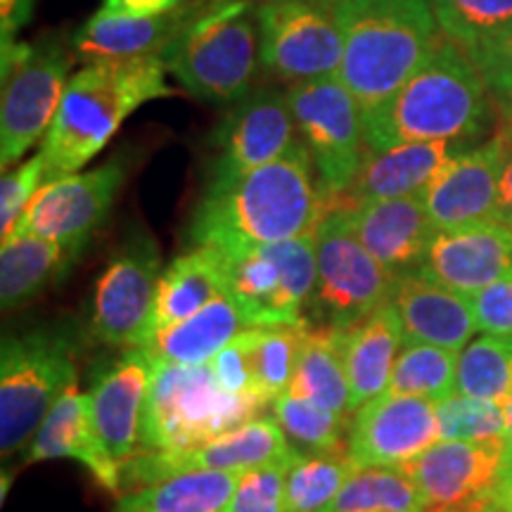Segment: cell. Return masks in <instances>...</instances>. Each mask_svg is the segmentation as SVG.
<instances>
[{
	"label": "cell",
	"instance_id": "6da1fadb",
	"mask_svg": "<svg viewBox=\"0 0 512 512\" xmlns=\"http://www.w3.org/2000/svg\"><path fill=\"white\" fill-rule=\"evenodd\" d=\"M313 169L299 140L285 157L221 188H207L190 221L192 245L238 252L316 233L328 202Z\"/></svg>",
	"mask_w": 512,
	"mask_h": 512
},
{
	"label": "cell",
	"instance_id": "7a4b0ae2",
	"mask_svg": "<svg viewBox=\"0 0 512 512\" xmlns=\"http://www.w3.org/2000/svg\"><path fill=\"white\" fill-rule=\"evenodd\" d=\"M486 88L470 55L451 38H439L418 72L363 117L366 147L475 138L489 124Z\"/></svg>",
	"mask_w": 512,
	"mask_h": 512
},
{
	"label": "cell",
	"instance_id": "3957f363",
	"mask_svg": "<svg viewBox=\"0 0 512 512\" xmlns=\"http://www.w3.org/2000/svg\"><path fill=\"white\" fill-rule=\"evenodd\" d=\"M166 72L162 57L102 60L76 72L41 147L46 183L79 174L138 107L174 93Z\"/></svg>",
	"mask_w": 512,
	"mask_h": 512
},
{
	"label": "cell",
	"instance_id": "277c9868",
	"mask_svg": "<svg viewBox=\"0 0 512 512\" xmlns=\"http://www.w3.org/2000/svg\"><path fill=\"white\" fill-rule=\"evenodd\" d=\"M344 55L337 76L363 117L389 100L437 46L430 0H337Z\"/></svg>",
	"mask_w": 512,
	"mask_h": 512
},
{
	"label": "cell",
	"instance_id": "5b68a950",
	"mask_svg": "<svg viewBox=\"0 0 512 512\" xmlns=\"http://www.w3.org/2000/svg\"><path fill=\"white\" fill-rule=\"evenodd\" d=\"M271 406L261 396L228 394L207 366H174L155 358L143 418V451H178L238 430Z\"/></svg>",
	"mask_w": 512,
	"mask_h": 512
},
{
	"label": "cell",
	"instance_id": "8992f818",
	"mask_svg": "<svg viewBox=\"0 0 512 512\" xmlns=\"http://www.w3.org/2000/svg\"><path fill=\"white\" fill-rule=\"evenodd\" d=\"M79 337L69 323L3 339L0 354V448L12 456L34 439L57 396L76 380Z\"/></svg>",
	"mask_w": 512,
	"mask_h": 512
},
{
	"label": "cell",
	"instance_id": "52a82bcc",
	"mask_svg": "<svg viewBox=\"0 0 512 512\" xmlns=\"http://www.w3.org/2000/svg\"><path fill=\"white\" fill-rule=\"evenodd\" d=\"M259 60V31L247 0H221L162 53L185 91L219 105L249 95Z\"/></svg>",
	"mask_w": 512,
	"mask_h": 512
},
{
	"label": "cell",
	"instance_id": "ba28073f",
	"mask_svg": "<svg viewBox=\"0 0 512 512\" xmlns=\"http://www.w3.org/2000/svg\"><path fill=\"white\" fill-rule=\"evenodd\" d=\"M226 294L247 328H283L306 320L316 287V238L219 252Z\"/></svg>",
	"mask_w": 512,
	"mask_h": 512
},
{
	"label": "cell",
	"instance_id": "9c48e42d",
	"mask_svg": "<svg viewBox=\"0 0 512 512\" xmlns=\"http://www.w3.org/2000/svg\"><path fill=\"white\" fill-rule=\"evenodd\" d=\"M316 287L306 320L347 330L389 304L394 275L363 247L344 211H330L316 233Z\"/></svg>",
	"mask_w": 512,
	"mask_h": 512
},
{
	"label": "cell",
	"instance_id": "30bf717a",
	"mask_svg": "<svg viewBox=\"0 0 512 512\" xmlns=\"http://www.w3.org/2000/svg\"><path fill=\"white\" fill-rule=\"evenodd\" d=\"M287 98L330 214L349 190L366 155L363 110L337 74L294 83Z\"/></svg>",
	"mask_w": 512,
	"mask_h": 512
},
{
	"label": "cell",
	"instance_id": "8fae6325",
	"mask_svg": "<svg viewBox=\"0 0 512 512\" xmlns=\"http://www.w3.org/2000/svg\"><path fill=\"white\" fill-rule=\"evenodd\" d=\"M67 53L53 41H3V107H0V164L10 169L50 131L67 88Z\"/></svg>",
	"mask_w": 512,
	"mask_h": 512
},
{
	"label": "cell",
	"instance_id": "7c38bea8",
	"mask_svg": "<svg viewBox=\"0 0 512 512\" xmlns=\"http://www.w3.org/2000/svg\"><path fill=\"white\" fill-rule=\"evenodd\" d=\"M254 17L261 62L273 76L302 83L339 72L344 41L337 0H264Z\"/></svg>",
	"mask_w": 512,
	"mask_h": 512
},
{
	"label": "cell",
	"instance_id": "4fadbf2b",
	"mask_svg": "<svg viewBox=\"0 0 512 512\" xmlns=\"http://www.w3.org/2000/svg\"><path fill=\"white\" fill-rule=\"evenodd\" d=\"M162 256L150 235L138 233L112 256L93 294L91 332L112 349H145L155 337V299Z\"/></svg>",
	"mask_w": 512,
	"mask_h": 512
},
{
	"label": "cell",
	"instance_id": "5bb4252c",
	"mask_svg": "<svg viewBox=\"0 0 512 512\" xmlns=\"http://www.w3.org/2000/svg\"><path fill=\"white\" fill-rule=\"evenodd\" d=\"M299 448L275 418H259L245 422L238 430L223 434L204 444L178 448V451H143L121 467V484L128 489L157 484L164 479L190 475V472H242L254 467L290 460Z\"/></svg>",
	"mask_w": 512,
	"mask_h": 512
},
{
	"label": "cell",
	"instance_id": "9a60e30c",
	"mask_svg": "<svg viewBox=\"0 0 512 512\" xmlns=\"http://www.w3.org/2000/svg\"><path fill=\"white\" fill-rule=\"evenodd\" d=\"M124 176V164L112 159L98 169L43 183L12 235H38L81 254L110 216Z\"/></svg>",
	"mask_w": 512,
	"mask_h": 512
},
{
	"label": "cell",
	"instance_id": "2e32d148",
	"mask_svg": "<svg viewBox=\"0 0 512 512\" xmlns=\"http://www.w3.org/2000/svg\"><path fill=\"white\" fill-rule=\"evenodd\" d=\"M287 93L256 91L238 100L216 128V159L207 188L238 181L285 157L299 143Z\"/></svg>",
	"mask_w": 512,
	"mask_h": 512
},
{
	"label": "cell",
	"instance_id": "e0dca14e",
	"mask_svg": "<svg viewBox=\"0 0 512 512\" xmlns=\"http://www.w3.org/2000/svg\"><path fill=\"white\" fill-rule=\"evenodd\" d=\"M505 439L437 441L399 470L411 477L430 510H479L501 479Z\"/></svg>",
	"mask_w": 512,
	"mask_h": 512
},
{
	"label": "cell",
	"instance_id": "ac0fdd59",
	"mask_svg": "<svg viewBox=\"0 0 512 512\" xmlns=\"http://www.w3.org/2000/svg\"><path fill=\"white\" fill-rule=\"evenodd\" d=\"M437 441V403L384 392L351 418L347 456L356 467H401Z\"/></svg>",
	"mask_w": 512,
	"mask_h": 512
},
{
	"label": "cell",
	"instance_id": "d6986e66",
	"mask_svg": "<svg viewBox=\"0 0 512 512\" xmlns=\"http://www.w3.org/2000/svg\"><path fill=\"white\" fill-rule=\"evenodd\" d=\"M508 152L510 140L501 136L477 150H456L446 159L432 183L420 192L437 233L496 221L498 181Z\"/></svg>",
	"mask_w": 512,
	"mask_h": 512
},
{
	"label": "cell",
	"instance_id": "ffe728a7",
	"mask_svg": "<svg viewBox=\"0 0 512 512\" xmlns=\"http://www.w3.org/2000/svg\"><path fill=\"white\" fill-rule=\"evenodd\" d=\"M155 356L150 349H128L93 377V420L105 451L124 467L143 446L145 403L150 394Z\"/></svg>",
	"mask_w": 512,
	"mask_h": 512
},
{
	"label": "cell",
	"instance_id": "44dd1931",
	"mask_svg": "<svg viewBox=\"0 0 512 512\" xmlns=\"http://www.w3.org/2000/svg\"><path fill=\"white\" fill-rule=\"evenodd\" d=\"M415 273L472 294L512 273V228L501 221L439 230Z\"/></svg>",
	"mask_w": 512,
	"mask_h": 512
},
{
	"label": "cell",
	"instance_id": "7402d4cb",
	"mask_svg": "<svg viewBox=\"0 0 512 512\" xmlns=\"http://www.w3.org/2000/svg\"><path fill=\"white\" fill-rule=\"evenodd\" d=\"M221 0H185L176 10L157 17H128L100 8L76 31L74 46L91 62L162 57L202 15Z\"/></svg>",
	"mask_w": 512,
	"mask_h": 512
},
{
	"label": "cell",
	"instance_id": "603a6c76",
	"mask_svg": "<svg viewBox=\"0 0 512 512\" xmlns=\"http://www.w3.org/2000/svg\"><path fill=\"white\" fill-rule=\"evenodd\" d=\"M72 458L88 467L95 482L110 494H121V465L105 451L95 430L91 396L83 394L79 384L69 382L57 396L50 413L38 427L24 456V465L41 463V460Z\"/></svg>",
	"mask_w": 512,
	"mask_h": 512
},
{
	"label": "cell",
	"instance_id": "cb8c5ba5",
	"mask_svg": "<svg viewBox=\"0 0 512 512\" xmlns=\"http://www.w3.org/2000/svg\"><path fill=\"white\" fill-rule=\"evenodd\" d=\"M344 214L363 247L394 278L418 271L437 235L420 195L358 204Z\"/></svg>",
	"mask_w": 512,
	"mask_h": 512
},
{
	"label": "cell",
	"instance_id": "d4e9b609",
	"mask_svg": "<svg viewBox=\"0 0 512 512\" xmlns=\"http://www.w3.org/2000/svg\"><path fill=\"white\" fill-rule=\"evenodd\" d=\"M389 304L399 313L403 344H432L460 351L477 332L475 316L465 294L444 287L420 273L394 280Z\"/></svg>",
	"mask_w": 512,
	"mask_h": 512
},
{
	"label": "cell",
	"instance_id": "484cf974",
	"mask_svg": "<svg viewBox=\"0 0 512 512\" xmlns=\"http://www.w3.org/2000/svg\"><path fill=\"white\" fill-rule=\"evenodd\" d=\"M453 152H456L453 143H444V140L406 143L384 147V150L366 147L361 169L332 211H349L358 204L420 195Z\"/></svg>",
	"mask_w": 512,
	"mask_h": 512
},
{
	"label": "cell",
	"instance_id": "4316f807",
	"mask_svg": "<svg viewBox=\"0 0 512 512\" xmlns=\"http://www.w3.org/2000/svg\"><path fill=\"white\" fill-rule=\"evenodd\" d=\"M403 328L392 304L342 330V358L349 380V408L356 413L389 389L396 356L403 349Z\"/></svg>",
	"mask_w": 512,
	"mask_h": 512
},
{
	"label": "cell",
	"instance_id": "83f0119b",
	"mask_svg": "<svg viewBox=\"0 0 512 512\" xmlns=\"http://www.w3.org/2000/svg\"><path fill=\"white\" fill-rule=\"evenodd\" d=\"M226 294V275L219 249L192 247L162 271L155 299V335L202 311Z\"/></svg>",
	"mask_w": 512,
	"mask_h": 512
},
{
	"label": "cell",
	"instance_id": "f1b7e54d",
	"mask_svg": "<svg viewBox=\"0 0 512 512\" xmlns=\"http://www.w3.org/2000/svg\"><path fill=\"white\" fill-rule=\"evenodd\" d=\"M79 254L38 235H12L0 249V302L17 311L60 280Z\"/></svg>",
	"mask_w": 512,
	"mask_h": 512
},
{
	"label": "cell",
	"instance_id": "f546056e",
	"mask_svg": "<svg viewBox=\"0 0 512 512\" xmlns=\"http://www.w3.org/2000/svg\"><path fill=\"white\" fill-rule=\"evenodd\" d=\"M247 328L238 306L228 294L214 299L202 311L171 328L159 330L150 342V354L162 363L174 366H207L226 344Z\"/></svg>",
	"mask_w": 512,
	"mask_h": 512
},
{
	"label": "cell",
	"instance_id": "4dcf8cb0",
	"mask_svg": "<svg viewBox=\"0 0 512 512\" xmlns=\"http://www.w3.org/2000/svg\"><path fill=\"white\" fill-rule=\"evenodd\" d=\"M287 392L342 418H351L349 380L342 358V330L309 323L297 370Z\"/></svg>",
	"mask_w": 512,
	"mask_h": 512
},
{
	"label": "cell",
	"instance_id": "1f68e13d",
	"mask_svg": "<svg viewBox=\"0 0 512 512\" xmlns=\"http://www.w3.org/2000/svg\"><path fill=\"white\" fill-rule=\"evenodd\" d=\"M238 472H190L164 482L124 491L112 512H223Z\"/></svg>",
	"mask_w": 512,
	"mask_h": 512
},
{
	"label": "cell",
	"instance_id": "d6a6232c",
	"mask_svg": "<svg viewBox=\"0 0 512 512\" xmlns=\"http://www.w3.org/2000/svg\"><path fill=\"white\" fill-rule=\"evenodd\" d=\"M320 512H430V508L399 467H358Z\"/></svg>",
	"mask_w": 512,
	"mask_h": 512
},
{
	"label": "cell",
	"instance_id": "836d02e7",
	"mask_svg": "<svg viewBox=\"0 0 512 512\" xmlns=\"http://www.w3.org/2000/svg\"><path fill=\"white\" fill-rule=\"evenodd\" d=\"M460 351L432 344H403L387 392L439 403L458 392Z\"/></svg>",
	"mask_w": 512,
	"mask_h": 512
},
{
	"label": "cell",
	"instance_id": "e575fe53",
	"mask_svg": "<svg viewBox=\"0 0 512 512\" xmlns=\"http://www.w3.org/2000/svg\"><path fill=\"white\" fill-rule=\"evenodd\" d=\"M306 330L309 320L283 328H247L249 361H252L256 387L271 403L290 389Z\"/></svg>",
	"mask_w": 512,
	"mask_h": 512
},
{
	"label": "cell",
	"instance_id": "d590c367",
	"mask_svg": "<svg viewBox=\"0 0 512 512\" xmlns=\"http://www.w3.org/2000/svg\"><path fill=\"white\" fill-rule=\"evenodd\" d=\"M458 394L505 403L512 396V335L472 339L458 356Z\"/></svg>",
	"mask_w": 512,
	"mask_h": 512
},
{
	"label": "cell",
	"instance_id": "8d00e7d4",
	"mask_svg": "<svg viewBox=\"0 0 512 512\" xmlns=\"http://www.w3.org/2000/svg\"><path fill=\"white\" fill-rule=\"evenodd\" d=\"M358 470L347 453L302 451L287 472L285 512H320Z\"/></svg>",
	"mask_w": 512,
	"mask_h": 512
},
{
	"label": "cell",
	"instance_id": "74e56055",
	"mask_svg": "<svg viewBox=\"0 0 512 512\" xmlns=\"http://www.w3.org/2000/svg\"><path fill=\"white\" fill-rule=\"evenodd\" d=\"M271 408L273 418L294 444L311 453H347L349 418L325 411L290 392L278 396Z\"/></svg>",
	"mask_w": 512,
	"mask_h": 512
},
{
	"label": "cell",
	"instance_id": "f35d334b",
	"mask_svg": "<svg viewBox=\"0 0 512 512\" xmlns=\"http://www.w3.org/2000/svg\"><path fill=\"white\" fill-rule=\"evenodd\" d=\"M439 29L460 48L472 50L512 27V0H430Z\"/></svg>",
	"mask_w": 512,
	"mask_h": 512
},
{
	"label": "cell",
	"instance_id": "ab89813d",
	"mask_svg": "<svg viewBox=\"0 0 512 512\" xmlns=\"http://www.w3.org/2000/svg\"><path fill=\"white\" fill-rule=\"evenodd\" d=\"M441 441L505 439V403L453 394L437 403Z\"/></svg>",
	"mask_w": 512,
	"mask_h": 512
},
{
	"label": "cell",
	"instance_id": "60d3db41",
	"mask_svg": "<svg viewBox=\"0 0 512 512\" xmlns=\"http://www.w3.org/2000/svg\"><path fill=\"white\" fill-rule=\"evenodd\" d=\"M297 456L242 472L223 512H285L287 472Z\"/></svg>",
	"mask_w": 512,
	"mask_h": 512
},
{
	"label": "cell",
	"instance_id": "b9f144b4",
	"mask_svg": "<svg viewBox=\"0 0 512 512\" xmlns=\"http://www.w3.org/2000/svg\"><path fill=\"white\" fill-rule=\"evenodd\" d=\"M43 183H46V166H43L41 152L17 169L5 171L3 183H0V235L3 240L15 233L19 219L36 192L43 188Z\"/></svg>",
	"mask_w": 512,
	"mask_h": 512
},
{
	"label": "cell",
	"instance_id": "7bdbcfd3",
	"mask_svg": "<svg viewBox=\"0 0 512 512\" xmlns=\"http://www.w3.org/2000/svg\"><path fill=\"white\" fill-rule=\"evenodd\" d=\"M211 375L223 392L228 394H245V396H261L254 380L252 361H249V339H247V328L240 332L233 342L226 344L219 354L209 361ZM268 401V399H266ZM271 403V401H268Z\"/></svg>",
	"mask_w": 512,
	"mask_h": 512
},
{
	"label": "cell",
	"instance_id": "ee69618b",
	"mask_svg": "<svg viewBox=\"0 0 512 512\" xmlns=\"http://www.w3.org/2000/svg\"><path fill=\"white\" fill-rule=\"evenodd\" d=\"M470 60L475 62L479 74L484 76L489 91L498 98L512 100V27L501 34L486 38L472 50H467Z\"/></svg>",
	"mask_w": 512,
	"mask_h": 512
},
{
	"label": "cell",
	"instance_id": "f6af8a7d",
	"mask_svg": "<svg viewBox=\"0 0 512 512\" xmlns=\"http://www.w3.org/2000/svg\"><path fill=\"white\" fill-rule=\"evenodd\" d=\"M465 297L477 330L486 335H512V273Z\"/></svg>",
	"mask_w": 512,
	"mask_h": 512
},
{
	"label": "cell",
	"instance_id": "bcb514c9",
	"mask_svg": "<svg viewBox=\"0 0 512 512\" xmlns=\"http://www.w3.org/2000/svg\"><path fill=\"white\" fill-rule=\"evenodd\" d=\"M185 0H105L102 8L128 17H157L176 10Z\"/></svg>",
	"mask_w": 512,
	"mask_h": 512
},
{
	"label": "cell",
	"instance_id": "7dc6e473",
	"mask_svg": "<svg viewBox=\"0 0 512 512\" xmlns=\"http://www.w3.org/2000/svg\"><path fill=\"white\" fill-rule=\"evenodd\" d=\"M34 0H0V27L3 41H15L17 31L31 19Z\"/></svg>",
	"mask_w": 512,
	"mask_h": 512
},
{
	"label": "cell",
	"instance_id": "c3c4849f",
	"mask_svg": "<svg viewBox=\"0 0 512 512\" xmlns=\"http://www.w3.org/2000/svg\"><path fill=\"white\" fill-rule=\"evenodd\" d=\"M477 512H512V448L505 451L503 472L494 494L489 496V501H486Z\"/></svg>",
	"mask_w": 512,
	"mask_h": 512
},
{
	"label": "cell",
	"instance_id": "681fc988",
	"mask_svg": "<svg viewBox=\"0 0 512 512\" xmlns=\"http://www.w3.org/2000/svg\"><path fill=\"white\" fill-rule=\"evenodd\" d=\"M496 221L505 223L512 228V143L510 152L505 157L501 181H498V197H496Z\"/></svg>",
	"mask_w": 512,
	"mask_h": 512
},
{
	"label": "cell",
	"instance_id": "f907efd6",
	"mask_svg": "<svg viewBox=\"0 0 512 512\" xmlns=\"http://www.w3.org/2000/svg\"><path fill=\"white\" fill-rule=\"evenodd\" d=\"M505 444L512 448V396L505 401Z\"/></svg>",
	"mask_w": 512,
	"mask_h": 512
},
{
	"label": "cell",
	"instance_id": "816d5d0a",
	"mask_svg": "<svg viewBox=\"0 0 512 512\" xmlns=\"http://www.w3.org/2000/svg\"><path fill=\"white\" fill-rule=\"evenodd\" d=\"M508 140L512 143V100L508 102Z\"/></svg>",
	"mask_w": 512,
	"mask_h": 512
},
{
	"label": "cell",
	"instance_id": "f5cc1de1",
	"mask_svg": "<svg viewBox=\"0 0 512 512\" xmlns=\"http://www.w3.org/2000/svg\"><path fill=\"white\" fill-rule=\"evenodd\" d=\"M430 512H467V510H430Z\"/></svg>",
	"mask_w": 512,
	"mask_h": 512
}]
</instances>
